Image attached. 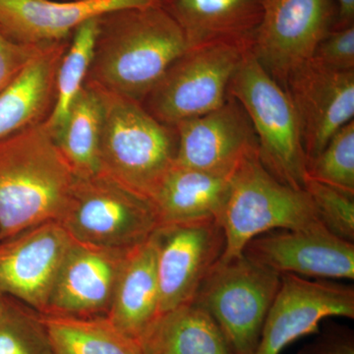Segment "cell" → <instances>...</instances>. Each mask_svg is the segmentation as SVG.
Masks as SVG:
<instances>
[{
	"instance_id": "6da1fadb",
	"label": "cell",
	"mask_w": 354,
	"mask_h": 354,
	"mask_svg": "<svg viewBox=\"0 0 354 354\" xmlns=\"http://www.w3.org/2000/svg\"><path fill=\"white\" fill-rule=\"evenodd\" d=\"M186 50L183 30L160 3L109 11L99 17L86 84L142 102Z\"/></svg>"
},
{
	"instance_id": "7a4b0ae2",
	"label": "cell",
	"mask_w": 354,
	"mask_h": 354,
	"mask_svg": "<svg viewBox=\"0 0 354 354\" xmlns=\"http://www.w3.org/2000/svg\"><path fill=\"white\" fill-rule=\"evenodd\" d=\"M75 178L44 122L0 140V241L59 221Z\"/></svg>"
},
{
	"instance_id": "3957f363",
	"label": "cell",
	"mask_w": 354,
	"mask_h": 354,
	"mask_svg": "<svg viewBox=\"0 0 354 354\" xmlns=\"http://www.w3.org/2000/svg\"><path fill=\"white\" fill-rule=\"evenodd\" d=\"M94 88L102 102L100 172L151 201L176 162V129L142 102Z\"/></svg>"
},
{
	"instance_id": "277c9868",
	"label": "cell",
	"mask_w": 354,
	"mask_h": 354,
	"mask_svg": "<svg viewBox=\"0 0 354 354\" xmlns=\"http://www.w3.org/2000/svg\"><path fill=\"white\" fill-rule=\"evenodd\" d=\"M220 221L225 236L221 262L239 257L249 241L272 230L324 227L308 193L272 176L259 153L247 157L230 177Z\"/></svg>"
},
{
	"instance_id": "5b68a950",
	"label": "cell",
	"mask_w": 354,
	"mask_h": 354,
	"mask_svg": "<svg viewBox=\"0 0 354 354\" xmlns=\"http://www.w3.org/2000/svg\"><path fill=\"white\" fill-rule=\"evenodd\" d=\"M228 95L250 118L265 169L281 183L304 190L306 156L297 111L285 88L261 66L250 50L230 81Z\"/></svg>"
},
{
	"instance_id": "8992f818",
	"label": "cell",
	"mask_w": 354,
	"mask_h": 354,
	"mask_svg": "<svg viewBox=\"0 0 354 354\" xmlns=\"http://www.w3.org/2000/svg\"><path fill=\"white\" fill-rule=\"evenodd\" d=\"M58 221L74 241L116 250L143 243L160 227L150 200L101 172L76 176Z\"/></svg>"
},
{
	"instance_id": "52a82bcc",
	"label": "cell",
	"mask_w": 354,
	"mask_h": 354,
	"mask_svg": "<svg viewBox=\"0 0 354 354\" xmlns=\"http://www.w3.org/2000/svg\"><path fill=\"white\" fill-rule=\"evenodd\" d=\"M281 283V274L241 254L218 261L193 304L216 321L234 354H252Z\"/></svg>"
},
{
	"instance_id": "ba28073f",
	"label": "cell",
	"mask_w": 354,
	"mask_h": 354,
	"mask_svg": "<svg viewBox=\"0 0 354 354\" xmlns=\"http://www.w3.org/2000/svg\"><path fill=\"white\" fill-rule=\"evenodd\" d=\"M248 50L225 44L188 48L142 104L171 127L215 111L227 102L230 81Z\"/></svg>"
},
{
	"instance_id": "9c48e42d",
	"label": "cell",
	"mask_w": 354,
	"mask_h": 354,
	"mask_svg": "<svg viewBox=\"0 0 354 354\" xmlns=\"http://www.w3.org/2000/svg\"><path fill=\"white\" fill-rule=\"evenodd\" d=\"M335 21L333 0H266L251 53L283 87L295 70L312 59Z\"/></svg>"
},
{
	"instance_id": "30bf717a",
	"label": "cell",
	"mask_w": 354,
	"mask_h": 354,
	"mask_svg": "<svg viewBox=\"0 0 354 354\" xmlns=\"http://www.w3.org/2000/svg\"><path fill=\"white\" fill-rule=\"evenodd\" d=\"M153 237L160 315L194 302L203 281L225 251V236L220 221L204 218L160 225Z\"/></svg>"
},
{
	"instance_id": "8fae6325",
	"label": "cell",
	"mask_w": 354,
	"mask_h": 354,
	"mask_svg": "<svg viewBox=\"0 0 354 354\" xmlns=\"http://www.w3.org/2000/svg\"><path fill=\"white\" fill-rule=\"evenodd\" d=\"M73 239L57 221H46L0 241V297L13 298L39 314Z\"/></svg>"
},
{
	"instance_id": "7c38bea8",
	"label": "cell",
	"mask_w": 354,
	"mask_h": 354,
	"mask_svg": "<svg viewBox=\"0 0 354 354\" xmlns=\"http://www.w3.org/2000/svg\"><path fill=\"white\" fill-rule=\"evenodd\" d=\"M329 317L354 318L353 286L283 274L252 354H281L300 337L318 334Z\"/></svg>"
},
{
	"instance_id": "4fadbf2b",
	"label": "cell",
	"mask_w": 354,
	"mask_h": 354,
	"mask_svg": "<svg viewBox=\"0 0 354 354\" xmlns=\"http://www.w3.org/2000/svg\"><path fill=\"white\" fill-rule=\"evenodd\" d=\"M174 128L176 164L181 167L232 176L247 157L259 153L250 118L230 95L220 108Z\"/></svg>"
},
{
	"instance_id": "5bb4252c",
	"label": "cell",
	"mask_w": 354,
	"mask_h": 354,
	"mask_svg": "<svg viewBox=\"0 0 354 354\" xmlns=\"http://www.w3.org/2000/svg\"><path fill=\"white\" fill-rule=\"evenodd\" d=\"M283 88L297 111L306 162L354 120V71L328 68L310 59Z\"/></svg>"
},
{
	"instance_id": "9a60e30c",
	"label": "cell",
	"mask_w": 354,
	"mask_h": 354,
	"mask_svg": "<svg viewBox=\"0 0 354 354\" xmlns=\"http://www.w3.org/2000/svg\"><path fill=\"white\" fill-rule=\"evenodd\" d=\"M242 254L281 276L354 279V244L324 227L272 230L249 241Z\"/></svg>"
},
{
	"instance_id": "2e32d148",
	"label": "cell",
	"mask_w": 354,
	"mask_h": 354,
	"mask_svg": "<svg viewBox=\"0 0 354 354\" xmlns=\"http://www.w3.org/2000/svg\"><path fill=\"white\" fill-rule=\"evenodd\" d=\"M127 251L91 245L73 239L58 272L44 314L106 315Z\"/></svg>"
},
{
	"instance_id": "e0dca14e",
	"label": "cell",
	"mask_w": 354,
	"mask_h": 354,
	"mask_svg": "<svg viewBox=\"0 0 354 354\" xmlns=\"http://www.w3.org/2000/svg\"><path fill=\"white\" fill-rule=\"evenodd\" d=\"M160 0H0V29L17 43L46 46L69 41L86 21L118 9Z\"/></svg>"
},
{
	"instance_id": "ac0fdd59",
	"label": "cell",
	"mask_w": 354,
	"mask_h": 354,
	"mask_svg": "<svg viewBox=\"0 0 354 354\" xmlns=\"http://www.w3.org/2000/svg\"><path fill=\"white\" fill-rule=\"evenodd\" d=\"M266 0H160L183 30L188 48L209 44L251 48Z\"/></svg>"
},
{
	"instance_id": "d6986e66",
	"label": "cell",
	"mask_w": 354,
	"mask_h": 354,
	"mask_svg": "<svg viewBox=\"0 0 354 354\" xmlns=\"http://www.w3.org/2000/svg\"><path fill=\"white\" fill-rule=\"evenodd\" d=\"M69 41L44 46L0 93V140L48 120L57 76Z\"/></svg>"
},
{
	"instance_id": "ffe728a7",
	"label": "cell",
	"mask_w": 354,
	"mask_h": 354,
	"mask_svg": "<svg viewBox=\"0 0 354 354\" xmlns=\"http://www.w3.org/2000/svg\"><path fill=\"white\" fill-rule=\"evenodd\" d=\"M157 254L153 234L127 251L106 317L138 342L158 315Z\"/></svg>"
},
{
	"instance_id": "44dd1931",
	"label": "cell",
	"mask_w": 354,
	"mask_h": 354,
	"mask_svg": "<svg viewBox=\"0 0 354 354\" xmlns=\"http://www.w3.org/2000/svg\"><path fill=\"white\" fill-rule=\"evenodd\" d=\"M230 177L172 165L151 202L160 225L216 218L220 221Z\"/></svg>"
},
{
	"instance_id": "7402d4cb",
	"label": "cell",
	"mask_w": 354,
	"mask_h": 354,
	"mask_svg": "<svg viewBox=\"0 0 354 354\" xmlns=\"http://www.w3.org/2000/svg\"><path fill=\"white\" fill-rule=\"evenodd\" d=\"M138 344L143 354H234L216 321L195 304L156 317Z\"/></svg>"
},
{
	"instance_id": "603a6c76",
	"label": "cell",
	"mask_w": 354,
	"mask_h": 354,
	"mask_svg": "<svg viewBox=\"0 0 354 354\" xmlns=\"http://www.w3.org/2000/svg\"><path fill=\"white\" fill-rule=\"evenodd\" d=\"M53 354H143L138 342L104 316L41 314Z\"/></svg>"
},
{
	"instance_id": "cb8c5ba5",
	"label": "cell",
	"mask_w": 354,
	"mask_h": 354,
	"mask_svg": "<svg viewBox=\"0 0 354 354\" xmlns=\"http://www.w3.org/2000/svg\"><path fill=\"white\" fill-rule=\"evenodd\" d=\"M102 129L101 95L97 88L85 84L62 129L53 138L76 176L100 172Z\"/></svg>"
},
{
	"instance_id": "d4e9b609",
	"label": "cell",
	"mask_w": 354,
	"mask_h": 354,
	"mask_svg": "<svg viewBox=\"0 0 354 354\" xmlns=\"http://www.w3.org/2000/svg\"><path fill=\"white\" fill-rule=\"evenodd\" d=\"M97 26L99 17L86 21L79 26L72 35L60 62L55 106L48 120L44 121L53 138L62 129L72 104L85 87L94 55Z\"/></svg>"
},
{
	"instance_id": "484cf974",
	"label": "cell",
	"mask_w": 354,
	"mask_h": 354,
	"mask_svg": "<svg viewBox=\"0 0 354 354\" xmlns=\"http://www.w3.org/2000/svg\"><path fill=\"white\" fill-rule=\"evenodd\" d=\"M0 310V354H53L41 314L13 298Z\"/></svg>"
},
{
	"instance_id": "4316f807",
	"label": "cell",
	"mask_w": 354,
	"mask_h": 354,
	"mask_svg": "<svg viewBox=\"0 0 354 354\" xmlns=\"http://www.w3.org/2000/svg\"><path fill=\"white\" fill-rule=\"evenodd\" d=\"M307 177L354 194V120L342 127L315 157L306 162Z\"/></svg>"
},
{
	"instance_id": "83f0119b",
	"label": "cell",
	"mask_w": 354,
	"mask_h": 354,
	"mask_svg": "<svg viewBox=\"0 0 354 354\" xmlns=\"http://www.w3.org/2000/svg\"><path fill=\"white\" fill-rule=\"evenodd\" d=\"M304 190L308 193L319 220L330 234L353 243L354 194L318 183L308 177Z\"/></svg>"
},
{
	"instance_id": "f1b7e54d",
	"label": "cell",
	"mask_w": 354,
	"mask_h": 354,
	"mask_svg": "<svg viewBox=\"0 0 354 354\" xmlns=\"http://www.w3.org/2000/svg\"><path fill=\"white\" fill-rule=\"evenodd\" d=\"M312 59L328 68L354 71V25L333 28L317 46Z\"/></svg>"
},
{
	"instance_id": "f546056e",
	"label": "cell",
	"mask_w": 354,
	"mask_h": 354,
	"mask_svg": "<svg viewBox=\"0 0 354 354\" xmlns=\"http://www.w3.org/2000/svg\"><path fill=\"white\" fill-rule=\"evenodd\" d=\"M43 46L17 43L0 29V93Z\"/></svg>"
},
{
	"instance_id": "4dcf8cb0",
	"label": "cell",
	"mask_w": 354,
	"mask_h": 354,
	"mask_svg": "<svg viewBox=\"0 0 354 354\" xmlns=\"http://www.w3.org/2000/svg\"><path fill=\"white\" fill-rule=\"evenodd\" d=\"M297 354H354L353 330L344 326H328Z\"/></svg>"
},
{
	"instance_id": "1f68e13d",
	"label": "cell",
	"mask_w": 354,
	"mask_h": 354,
	"mask_svg": "<svg viewBox=\"0 0 354 354\" xmlns=\"http://www.w3.org/2000/svg\"><path fill=\"white\" fill-rule=\"evenodd\" d=\"M337 21L334 28L354 25V0H337Z\"/></svg>"
},
{
	"instance_id": "d6a6232c",
	"label": "cell",
	"mask_w": 354,
	"mask_h": 354,
	"mask_svg": "<svg viewBox=\"0 0 354 354\" xmlns=\"http://www.w3.org/2000/svg\"><path fill=\"white\" fill-rule=\"evenodd\" d=\"M2 304H3V297H0V310L2 308Z\"/></svg>"
},
{
	"instance_id": "836d02e7",
	"label": "cell",
	"mask_w": 354,
	"mask_h": 354,
	"mask_svg": "<svg viewBox=\"0 0 354 354\" xmlns=\"http://www.w3.org/2000/svg\"><path fill=\"white\" fill-rule=\"evenodd\" d=\"M66 1H68V0H66Z\"/></svg>"
}]
</instances>
